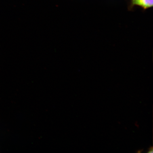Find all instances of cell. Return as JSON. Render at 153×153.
Returning <instances> with one entry per match:
<instances>
[{
  "mask_svg": "<svg viewBox=\"0 0 153 153\" xmlns=\"http://www.w3.org/2000/svg\"><path fill=\"white\" fill-rule=\"evenodd\" d=\"M149 152H148L149 153H152L153 152V148H152V147H151V148H149Z\"/></svg>",
  "mask_w": 153,
  "mask_h": 153,
  "instance_id": "cell-2",
  "label": "cell"
},
{
  "mask_svg": "<svg viewBox=\"0 0 153 153\" xmlns=\"http://www.w3.org/2000/svg\"><path fill=\"white\" fill-rule=\"evenodd\" d=\"M132 6L137 5L146 9L153 6V0H131Z\"/></svg>",
  "mask_w": 153,
  "mask_h": 153,
  "instance_id": "cell-1",
  "label": "cell"
}]
</instances>
